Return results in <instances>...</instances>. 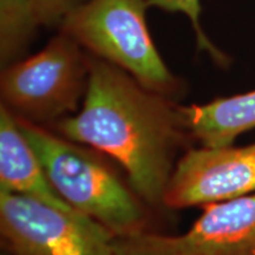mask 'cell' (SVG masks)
<instances>
[{"mask_svg": "<svg viewBox=\"0 0 255 255\" xmlns=\"http://www.w3.org/2000/svg\"><path fill=\"white\" fill-rule=\"evenodd\" d=\"M65 138L116 159L133 193L151 207L163 205L175 156L188 132L180 105L142 87L129 73L89 56V82L81 110L57 122Z\"/></svg>", "mask_w": 255, "mask_h": 255, "instance_id": "1", "label": "cell"}, {"mask_svg": "<svg viewBox=\"0 0 255 255\" xmlns=\"http://www.w3.org/2000/svg\"><path fill=\"white\" fill-rule=\"evenodd\" d=\"M15 119L50 183L73 209L100 222L116 238L146 231L139 197L97 156L39 124Z\"/></svg>", "mask_w": 255, "mask_h": 255, "instance_id": "2", "label": "cell"}, {"mask_svg": "<svg viewBox=\"0 0 255 255\" xmlns=\"http://www.w3.org/2000/svg\"><path fill=\"white\" fill-rule=\"evenodd\" d=\"M145 0H88L63 19L60 32L91 55L129 73L142 87L173 98L183 90L159 56L145 20Z\"/></svg>", "mask_w": 255, "mask_h": 255, "instance_id": "3", "label": "cell"}, {"mask_svg": "<svg viewBox=\"0 0 255 255\" xmlns=\"http://www.w3.org/2000/svg\"><path fill=\"white\" fill-rule=\"evenodd\" d=\"M89 82V56L60 33L36 55L2 68V105L33 124L60 121L78 110Z\"/></svg>", "mask_w": 255, "mask_h": 255, "instance_id": "4", "label": "cell"}, {"mask_svg": "<svg viewBox=\"0 0 255 255\" xmlns=\"http://www.w3.org/2000/svg\"><path fill=\"white\" fill-rule=\"evenodd\" d=\"M0 233L8 255H115L116 237L100 222L5 190Z\"/></svg>", "mask_w": 255, "mask_h": 255, "instance_id": "5", "label": "cell"}, {"mask_svg": "<svg viewBox=\"0 0 255 255\" xmlns=\"http://www.w3.org/2000/svg\"><path fill=\"white\" fill-rule=\"evenodd\" d=\"M203 207L184 234L116 238L115 255H255V193Z\"/></svg>", "mask_w": 255, "mask_h": 255, "instance_id": "6", "label": "cell"}, {"mask_svg": "<svg viewBox=\"0 0 255 255\" xmlns=\"http://www.w3.org/2000/svg\"><path fill=\"white\" fill-rule=\"evenodd\" d=\"M255 193V143L190 149L175 164L163 206L181 209Z\"/></svg>", "mask_w": 255, "mask_h": 255, "instance_id": "7", "label": "cell"}, {"mask_svg": "<svg viewBox=\"0 0 255 255\" xmlns=\"http://www.w3.org/2000/svg\"><path fill=\"white\" fill-rule=\"evenodd\" d=\"M0 190L20 194L64 210H76L57 193L17 119L0 108Z\"/></svg>", "mask_w": 255, "mask_h": 255, "instance_id": "8", "label": "cell"}, {"mask_svg": "<svg viewBox=\"0 0 255 255\" xmlns=\"http://www.w3.org/2000/svg\"><path fill=\"white\" fill-rule=\"evenodd\" d=\"M180 111L188 132L202 146L232 145L239 135L255 128V90L202 105H180Z\"/></svg>", "mask_w": 255, "mask_h": 255, "instance_id": "9", "label": "cell"}, {"mask_svg": "<svg viewBox=\"0 0 255 255\" xmlns=\"http://www.w3.org/2000/svg\"><path fill=\"white\" fill-rule=\"evenodd\" d=\"M30 0H0V59L6 68L17 62L39 26Z\"/></svg>", "mask_w": 255, "mask_h": 255, "instance_id": "10", "label": "cell"}, {"mask_svg": "<svg viewBox=\"0 0 255 255\" xmlns=\"http://www.w3.org/2000/svg\"><path fill=\"white\" fill-rule=\"evenodd\" d=\"M148 6H156V7L164 9L168 12H181L189 18L191 26L195 31L196 45L201 51L208 52L210 57L214 59L219 65H227L229 62L228 57L221 52L214 44L208 39L205 31L200 24L201 4L200 0H145Z\"/></svg>", "mask_w": 255, "mask_h": 255, "instance_id": "11", "label": "cell"}, {"mask_svg": "<svg viewBox=\"0 0 255 255\" xmlns=\"http://www.w3.org/2000/svg\"><path fill=\"white\" fill-rule=\"evenodd\" d=\"M88 0H30L41 25H59L70 12Z\"/></svg>", "mask_w": 255, "mask_h": 255, "instance_id": "12", "label": "cell"}]
</instances>
